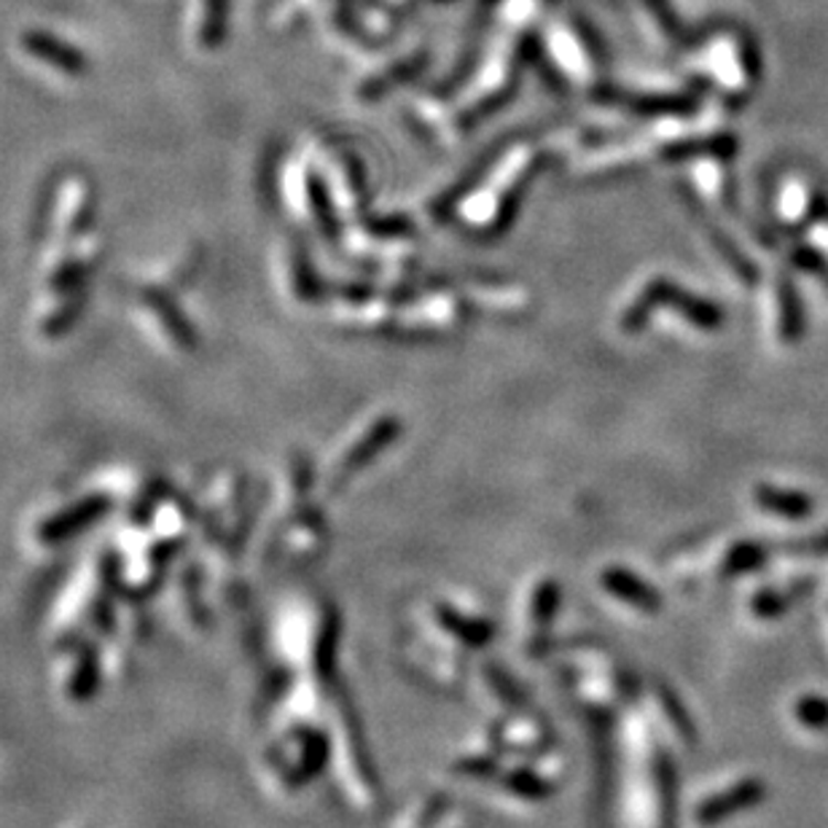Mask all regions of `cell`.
<instances>
[{
    "label": "cell",
    "mask_w": 828,
    "mask_h": 828,
    "mask_svg": "<svg viewBox=\"0 0 828 828\" xmlns=\"http://www.w3.org/2000/svg\"><path fill=\"white\" fill-rule=\"evenodd\" d=\"M138 310L144 312L146 323L159 333L167 348L176 352L194 350L197 333L191 329L189 318L172 305L170 296H164L162 290H140Z\"/></svg>",
    "instance_id": "obj_1"
},
{
    "label": "cell",
    "mask_w": 828,
    "mask_h": 828,
    "mask_svg": "<svg viewBox=\"0 0 828 828\" xmlns=\"http://www.w3.org/2000/svg\"><path fill=\"white\" fill-rule=\"evenodd\" d=\"M110 509V503L103 496H86L76 503H67L54 514L43 517L35 528V539L41 543H63L71 535L82 533V530L95 524L105 511Z\"/></svg>",
    "instance_id": "obj_2"
},
{
    "label": "cell",
    "mask_w": 828,
    "mask_h": 828,
    "mask_svg": "<svg viewBox=\"0 0 828 828\" xmlns=\"http://www.w3.org/2000/svg\"><path fill=\"white\" fill-rule=\"evenodd\" d=\"M57 234L60 243H84L97 219V194L89 181L67 183L60 200Z\"/></svg>",
    "instance_id": "obj_3"
},
{
    "label": "cell",
    "mask_w": 828,
    "mask_h": 828,
    "mask_svg": "<svg viewBox=\"0 0 828 828\" xmlns=\"http://www.w3.org/2000/svg\"><path fill=\"white\" fill-rule=\"evenodd\" d=\"M86 305V290L78 294H41V305L35 310V331L41 339H63L78 323Z\"/></svg>",
    "instance_id": "obj_4"
},
{
    "label": "cell",
    "mask_w": 828,
    "mask_h": 828,
    "mask_svg": "<svg viewBox=\"0 0 828 828\" xmlns=\"http://www.w3.org/2000/svg\"><path fill=\"white\" fill-rule=\"evenodd\" d=\"M393 434H399V423H393V420H385V423L376 425L374 431H369V436L363 438L361 444H358L355 455L350 453L348 460H344L342 466H339V477H344V474L355 471L358 466H363V463H367L369 457H372V453H376V449H382L388 442H391Z\"/></svg>",
    "instance_id": "obj_5"
},
{
    "label": "cell",
    "mask_w": 828,
    "mask_h": 828,
    "mask_svg": "<svg viewBox=\"0 0 828 828\" xmlns=\"http://www.w3.org/2000/svg\"><path fill=\"white\" fill-rule=\"evenodd\" d=\"M799 719L805 721V724L815 726V729L828 726V702H824V700H805V702L799 704Z\"/></svg>",
    "instance_id": "obj_6"
}]
</instances>
